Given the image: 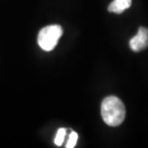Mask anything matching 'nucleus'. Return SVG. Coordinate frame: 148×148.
Masks as SVG:
<instances>
[{
	"mask_svg": "<svg viewBox=\"0 0 148 148\" xmlns=\"http://www.w3.org/2000/svg\"><path fill=\"white\" fill-rule=\"evenodd\" d=\"M101 115L109 126L116 127L125 119L126 109L123 102L116 96H108L101 104Z\"/></svg>",
	"mask_w": 148,
	"mask_h": 148,
	"instance_id": "1",
	"label": "nucleus"
},
{
	"mask_svg": "<svg viewBox=\"0 0 148 148\" xmlns=\"http://www.w3.org/2000/svg\"><path fill=\"white\" fill-rule=\"evenodd\" d=\"M63 36V28L60 25H49L42 28L38 35V43L44 51H51Z\"/></svg>",
	"mask_w": 148,
	"mask_h": 148,
	"instance_id": "2",
	"label": "nucleus"
},
{
	"mask_svg": "<svg viewBox=\"0 0 148 148\" xmlns=\"http://www.w3.org/2000/svg\"><path fill=\"white\" fill-rule=\"evenodd\" d=\"M129 45L133 51L140 52L148 47V29L145 27H140L138 34L133 37L129 41Z\"/></svg>",
	"mask_w": 148,
	"mask_h": 148,
	"instance_id": "3",
	"label": "nucleus"
},
{
	"mask_svg": "<svg viewBox=\"0 0 148 148\" xmlns=\"http://www.w3.org/2000/svg\"><path fill=\"white\" fill-rule=\"evenodd\" d=\"M132 0H114L108 7V11L114 14H121L131 7Z\"/></svg>",
	"mask_w": 148,
	"mask_h": 148,
	"instance_id": "4",
	"label": "nucleus"
},
{
	"mask_svg": "<svg viewBox=\"0 0 148 148\" xmlns=\"http://www.w3.org/2000/svg\"><path fill=\"white\" fill-rule=\"evenodd\" d=\"M66 130L64 128H60L58 130L57 135H56V138H55V144L56 145L61 146L62 144H63L64 137H66Z\"/></svg>",
	"mask_w": 148,
	"mask_h": 148,
	"instance_id": "5",
	"label": "nucleus"
},
{
	"mask_svg": "<svg viewBox=\"0 0 148 148\" xmlns=\"http://www.w3.org/2000/svg\"><path fill=\"white\" fill-rule=\"evenodd\" d=\"M77 140H78V134L75 132H71L69 135V140H67V143H66V148H73L76 145Z\"/></svg>",
	"mask_w": 148,
	"mask_h": 148,
	"instance_id": "6",
	"label": "nucleus"
}]
</instances>
